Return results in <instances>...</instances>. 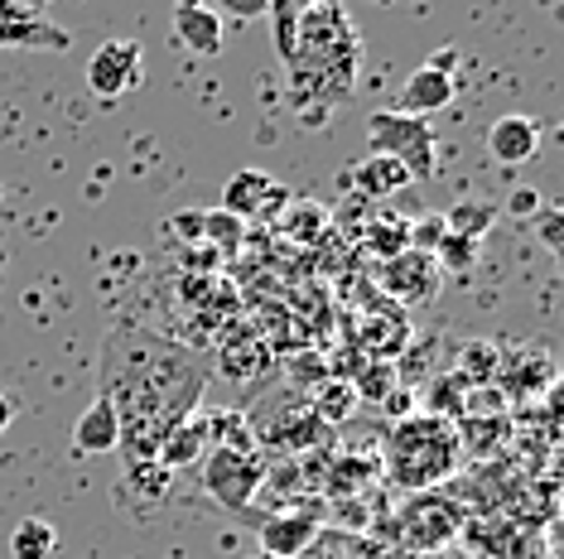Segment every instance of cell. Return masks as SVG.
<instances>
[{"label": "cell", "instance_id": "obj_12", "mask_svg": "<svg viewBox=\"0 0 564 559\" xmlns=\"http://www.w3.org/2000/svg\"><path fill=\"white\" fill-rule=\"evenodd\" d=\"M174 40L198 58H217L227 44V30H223V15L213 6H198V0H184L174 6Z\"/></svg>", "mask_w": 564, "mask_h": 559}, {"label": "cell", "instance_id": "obj_3", "mask_svg": "<svg viewBox=\"0 0 564 559\" xmlns=\"http://www.w3.org/2000/svg\"><path fill=\"white\" fill-rule=\"evenodd\" d=\"M464 468L458 449V429L434 415H401L387 429V449H381V478L405 497L420 492H440L448 478Z\"/></svg>", "mask_w": 564, "mask_h": 559}, {"label": "cell", "instance_id": "obj_27", "mask_svg": "<svg viewBox=\"0 0 564 559\" xmlns=\"http://www.w3.org/2000/svg\"><path fill=\"white\" fill-rule=\"evenodd\" d=\"M497 222V208H487V202H458V208L444 212V227L468 241H482V232Z\"/></svg>", "mask_w": 564, "mask_h": 559}, {"label": "cell", "instance_id": "obj_34", "mask_svg": "<svg viewBox=\"0 0 564 559\" xmlns=\"http://www.w3.org/2000/svg\"><path fill=\"white\" fill-rule=\"evenodd\" d=\"M217 15H237V20H256V15H265V6L261 0H223V6H213Z\"/></svg>", "mask_w": 564, "mask_h": 559}, {"label": "cell", "instance_id": "obj_35", "mask_svg": "<svg viewBox=\"0 0 564 559\" xmlns=\"http://www.w3.org/2000/svg\"><path fill=\"white\" fill-rule=\"evenodd\" d=\"M541 241H545L550 251H560V212H555V208L541 212Z\"/></svg>", "mask_w": 564, "mask_h": 559}, {"label": "cell", "instance_id": "obj_28", "mask_svg": "<svg viewBox=\"0 0 564 559\" xmlns=\"http://www.w3.org/2000/svg\"><path fill=\"white\" fill-rule=\"evenodd\" d=\"M265 15L275 24V54L280 63L294 58V40H300V6L294 0H275V6H265Z\"/></svg>", "mask_w": 564, "mask_h": 559}, {"label": "cell", "instance_id": "obj_4", "mask_svg": "<svg viewBox=\"0 0 564 559\" xmlns=\"http://www.w3.org/2000/svg\"><path fill=\"white\" fill-rule=\"evenodd\" d=\"M367 155H387L410 179H430L440 169V135L425 117H405V111L391 107L367 121Z\"/></svg>", "mask_w": 564, "mask_h": 559}, {"label": "cell", "instance_id": "obj_33", "mask_svg": "<svg viewBox=\"0 0 564 559\" xmlns=\"http://www.w3.org/2000/svg\"><path fill=\"white\" fill-rule=\"evenodd\" d=\"M507 212L511 218H531V212H541V194H535V188H511Z\"/></svg>", "mask_w": 564, "mask_h": 559}, {"label": "cell", "instance_id": "obj_17", "mask_svg": "<svg viewBox=\"0 0 564 559\" xmlns=\"http://www.w3.org/2000/svg\"><path fill=\"white\" fill-rule=\"evenodd\" d=\"M497 372H502V386L511 396H521V391L535 396V391H545L550 381H555V362H550V352H541V348H525V352H502Z\"/></svg>", "mask_w": 564, "mask_h": 559}, {"label": "cell", "instance_id": "obj_24", "mask_svg": "<svg viewBox=\"0 0 564 559\" xmlns=\"http://www.w3.org/2000/svg\"><path fill=\"white\" fill-rule=\"evenodd\" d=\"M54 550H58V530L44 516H24L10 530V555L15 559H54Z\"/></svg>", "mask_w": 564, "mask_h": 559}, {"label": "cell", "instance_id": "obj_11", "mask_svg": "<svg viewBox=\"0 0 564 559\" xmlns=\"http://www.w3.org/2000/svg\"><path fill=\"white\" fill-rule=\"evenodd\" d=\"M285 208H290V194L265 169H237L232 179L223 184V212L237 222L275 218V212H285Z\"/></svg>", "mask_w": 564, "mask_h": 559}, {"label": "cell", "instance_id": "obj_19", "mask_svg": "<svg viewBox=\"0 0 564 559\" xmlns=\"http://www.w3.org/2000/svg\"><path fill=\"white\" fill-rule=\"evenodd\" d=\"M203 453H208V419L194 415V419H184L178 429L164 435L155 463L170 468V473H184V468H198L203 463Z\"/></svg>", "mask_w": 564, "mask_h": 559}, {"label": "cell", "instance_id": "obj_37", "mask_svg": "<svg viewBox=\"0 0 564 559\" xmlns=\"http://www.w3.org/2000/svg\"><path fill=\"white\" fill-rule=\"evenodd\" d=\"M454 63H458V58H454V48H440V54L430 58V68H440V73H454Z\"/></svg>", "mask_w": 564, "mask_h": 559}, {"label": "cell", "instance_id": "obj_31", "mask_svg": "<svg viewBox=\"0 0 564 559\" xmlns=\"http://www.w3.org/2000/svg\"><path fill=\"white\" fill-rule=\"evenodd\" d=\"M300 559H367V545L357 536H338V530H318V540Z\"/></svg>", "mask_w": 564, "mask_h": 559}, {"label": "cell", "instance_id": "obj_1", "mask_svg": "<svg viewBox=\"0 0 564 559\" xmlns=\"http://www.w3.org/2000/svg\"><path fill=\"white\" fill-rule=\"evenodd\" d=\"M213 366L203 352L155 333V328L121 324L101 342V391L117 410L126 463H150L170 429L198 415Z\"/></svg>", "mask_w": 564, "mask_h": 559}, {"label": "cell", "instance_id": "obj_30", "mask_svg": "<svg viewBox=\"0 0 564 559\" xmlns=\"http://www.w3.org/2000/svg\"><path fill=\"white\" fill-rule=\"evenodd\" d=\"M352 391H357V401H377V405H387L391 396H395V366L391 362H371V366H362L357 372V381H352Z\"/></svg>", "mask_w": 564, "mask_h": 559}, {"label": "cell", "instance_id": "obj_18", "mask_svg": "<svg viewBox=\"0 0 564 559\" xmlns=\"http://www.w3.org/2000/svg\"><path fill=\"white\" fill-rule=\"evenodd\" d=\"M348 184H352L357 198H395V194H405L415 179H410L401 164L387 160V155H362L348 169Z\"/></svg>", "mask_w": 564, "mask_h": 559}, {"label": "cell", "instance_id": "obj_14", "mask_svg": "<svg viewBox=\"0 0 564 559\" xmlns=\"http://www.w3.org/2000/svg\"><path fill=\"white\" fill-rule=\"evenodd\" d=\"M117 449H121L117 410H111V405L97 396L78 415V425H73V453H78V459H101V453H117Z\"/></svg>", "mask_w": 564, "mask_h": 559}, {"label": "cell", "instance_id": "obj_9", "mask_svg": "<svg viewBox=\"0 0 564 559\" xmlns=\"http://www.w3.org/2000/svg\"><path fill=\"white\" fill-rule=\"evenodd\" d=\"M318 530H324V506H275L271 516H261L256 540L275 559H300L318 540Z\"/></svg>", "mask_w": 564, "mask_h": 559}, {"label": "cell", "instance_id": "obj_16", "mask_svg": "<svg viewBox=\"0 0 564 559\" xmlns=\"http://www.w3.org/2000/svg\"><path fill=\"white\" fill-rule=\"evenodd\" d=\"M318 478H324V487L333 492V497H362L371 482L381 478V459H377V453H367V449L328 453V468Z\"/></svg>", "mask_w": 564, "mask_h": 559}, {"label": "cell", "instance_id": "obj_10", "mask_svg": "<svg viewBox=\"0 0 564 559\" xmlns=\"http://www.w3.org/2000/svg\"><path fill=\"white\" fill-rule=\"evenodd\" d=\"M440 265H434V256H420V251H401V256L381 261L377 271V285L391 295V304H401V309H415V304H430L434 295H440Z\"/></svg>", "mask_w": 564, "mask_h": 559}, {"label": "cell", "instance_id": "obj_32", "mask_svg": "<svg viewBox=\"0 0 564 559\" xmlns=\"http://www.w3.org/2000/svg\"><path fill=\"white\" fill-rule=\"evenodd\" d=\"M280 227H285V232H290L294 241H314V237L328 227V212L318 208V202H294V208L285 212V222H280Z\"/></svg>", "mask_w": 564, "mask_h": 559}, {"label": "cell", "instance_id": "obj_29", "mask_svg": "<svg viewBox=\"0 0 564 559\" xmlns=\"http://www.w3.org/2000/svg\"><path fill=\"white\" fill-rule=\"evenodd\" d=\"M478 246H482V241H468V237L448 232V237L440 241V251H434V265H440V275H444V271H454V275L473 271V265H478Z\"/></svg>", "mask_w": 564, "mask_h": 559}, {"label": "cell", "instance_id": "obj_25", "mask_svg": "<svg viewBox=\"0 0 564 559\" xmlns=\"http://www.w3.org/2000/svg\"><path fill=\"white\" fill-rule=\"evenodd\" d=\"M208 419V449H256V435L241 410H213Z\"/></svg>", "mask_w": 564, "mask_h": 559}, {"label": "cell", "instance_id": "obj_5", "mask_svg": "<svg viewBox=\"0 0 564 559\" xmlns=\"http://www.w3.org/2000/svg\"><path fill=\"white\" fill-rule=\"evenodd\" d=\"M271 478L261 449H208L198 463L203 492L223 506V512H247V502L261 492V482Z\"/></svg>", "mask_w": 564, "mask_h": 559}, {"label": "cell", "instance_id": "obj_26", "mask_svg": "<svg viewBox=\"0 0 564 559\" xmlns=\"http://www.w3.org/2000/svg\"><path fill=\"white\" fill-rule=\"evenodd\" d=\"M203 241H208L213 251H223V256H232V251L241 246V237H247V222H237V218H227L223 208H213V212H203Z\"/></svg>", "mask_w": 564, "mask_h": 559}, {"label": "cell", "instance_id": "obj_2", "mask_svg": "<svg viewBox=\"0 0 564 559\" xmlns=\"http://www.w3.org/2000/svg\"><path fill=\"white\" fill-rule=\"evenodd\" d=\"M357 68H362V40H357L348 10L300 6V40H294V58L285 63V73L294 111L304 117V125H318L324 111L352 97Z\"/></svg>", "mask_w": 564, "mask_h": 559}, {"label": "cell", "instance_id": "obj_7", "mask_svg": "<svg viewBox=\"0 0 564 559\" xmlns=\"http://www.w3.org/2000/svg\"><path fill=\"white\" fill-rule=\"evenodd\" d=\"M73 34L48 20V10L24 6V0H0V48H24V54H63Z\"/></svg>", "mask_w": 564, "mask_h": 559}, {"label": "cell", "instance_id": "obj_23", "mask_svg": "<svg viewBox=\"0 0 564 559\" xmlns=\"http://www.w3.org/2000/svg\"><path fill=\"white\" fill-rule=\"evenodd\" d=\"M170 487H174V473L170 468H160L155 459L150 463H126V473H121V497H140L145 506H160L164 497H170Z\"/></svg>", "mask_w": 564, "mask_h": 559}, {"label": "cell", "instance_id": "obj_36", "mask_svg": "<svg viewBox=\"0 0 564 559\" xmlns=\"http://www.w3.org/2000/svg\"><path fill=\"white\" fill-rule=\"evenodd\" d=\"M10 425H15V401H10L6 391H0V435H6Z\"/></svg>", "mask_w": 564, "mask_h": 559}, {"label": "cell", "instance_id": "obj_6", "mask_svg": "<svg viewBox=\"0 0 564 559\" xmlns=\"http://www.w3.org/2000/svg\"><path fill=\"white\" fill-rule=\"evenodd\" d=\"M464 530V512H458L440 492H420L410 497L391 520V540L410 555H440L454 545V536Z\"/></svg>", "mask_w": 564, "mask_h": 559}, {"label": "cell", "instance_id": "obj_22", "mask_svg": "<svg viewBox=\"0 0 564 559\" xmlns=\"http://www.w3.org/2000/svg\"><path fill=\"white\" fill-rule=\"evenodd\" d=\"M310 410H314L318 425H328V429L348 425V415L357 410L352 381H348V376H324V381H318V386L310 391Z\"/></svg>", "mask_w": 564, "mask_h": 559}, {"label": "cell", "instance_id": "obj_38", "mask_svg": "<svg viewBox=\"0 0 564 559\" xmlns=\"http://www.w3.org/2000/svg\"><path fill=\"white\" fill-rule=\"evenodd\" d=\"M251 559H275V555H265V550H256V555H251Z\"/></svg>", "mask_w": 564, "mask_h": 559}, {"label": "cell", "instance_id": "obj_13", "mask_svg": "<svg viewBox=\"0 0 564 559\" xmlns=\"http://www.w3.org/2000/svg\"><path fill=\"white\" fill-rule=\"evenodd\" d=\"M541 150V125H535V117H525V111H507V117H497L492 125H487V155H492L497 164H525Z\"/></svg>", "mask_w": 564, "mask_h": 559}, {"label": "cell", "instance_id": "obj_20", "mask_svg": "<svg viewBox=\"0 0 564 559\" xmlns=\"http://www.w3.org/2000/svg\"><path fill=\"white\" fill-rule=\"evenodd\" d=\"M213 372H223V376H232V381H256L271 366V348H265L261 338H251V333H232L217 348V358L208 362Z\"/></svg>", "mask_w": 564, "mask_h": 559}, {"label": "cell", "instance_id": "obj_21", "mask_svg": "<svg viewBox=\"0 0 564 559\" xmlns=\"http://www.w3.org/2000/svg\"><path fill=\"white\" fill-rule=\"evenodd\" d=\"M454 429H458L464 459H487V453H497L511 439V415H468Z\"/></svg>", "mask_w": 564, "mask_h": 559}, {"label": "cell", "instance_id": "obj_8", "mask_svg": "<svg viewBox=\"0 0 564 559\" xmlns=\"http://www.w3.org/2000/svg\"><path fill=\"white\" fill-rule=\"evenodd\" d=\"M140 83H145V48L135 40H107L101 48H93V58H87V87L101 101L135 92Z\"/></svg>", "mask_w": 564, "mask_h": 559}, {"label": "cell", "instance_id": "obj_15", "mask_svg": "<svg viewBox=\"0 0 564 559\" xmlns=\"http://www.w3.org/2000/svg\"><path fill=\"white\" fill-rule=\"evenodd\" d=\"M454 92H458V83H454V73H440V68H415L405 78V87H401V107L395 111H405V117H425L430 121V111H444L448 101H454Z\"/></svg>", "mask_w": 564, "mask_h": 559}]
</instances>
